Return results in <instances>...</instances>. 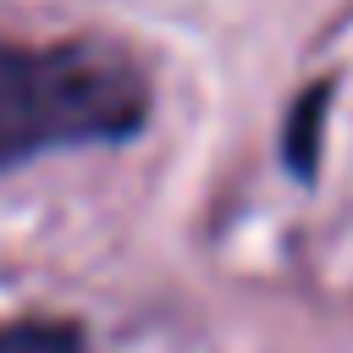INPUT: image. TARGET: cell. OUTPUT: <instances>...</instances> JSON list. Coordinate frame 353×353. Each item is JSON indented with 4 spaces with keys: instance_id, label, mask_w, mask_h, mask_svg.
I'll return each instance as SVG.
<instances>
[{
    "instance_id": "cell-1",
    "label": "cell",
    "mask_w": 353,
    "mask_h": 353,
    "mask_svg": "<svg viewBox=\"0 0 353 353\" xmlns=\"http://www.w3.org/2000/svg\"><path fill=\"white\" fill-rule=\"evenodd\" d=\"M149 116L143 72L94 39L11 44L0 39V171L55 143L132 138Z\"/></svg>"
},
{
    "instance_id": "cell-2",
    "label": "cell",
    "mask_w": 353,
    "mask_h": 353,
    "mask_svg": "<svg viewBox=\"0 0 353 353\" xmlns=\"http://www.w3.org/2000/svg\"><path fill=\"white\" fill-rule=\"evenodd\" d=\"M331 77H320L314 88H303L292 99V116H287V132H281V149H287V165L292 176H314L320 165V143H325V116H331Z\"/></svg>"
},
{
    "instance_id": "cell-3",
    "label": "cell",
    "mask_w": 353,
    "mask_h": 353,
    "mask_svg": "<svg viewBox=\"0 0 353 353\" xmlns=\"http://www.w3.org/2000/svg\"><path fill=\"white\" fill-rule=\"evenodd\" d=\"M0 353H83V342H77V325L22 320V325H0Z\"/></svg>"
}]
</instances>
